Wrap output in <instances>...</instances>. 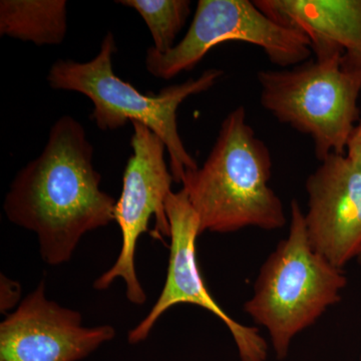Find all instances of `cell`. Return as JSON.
<instances>
[{
  "instance_id": "obj_15",
  "label": "cell",
  "mask_w": 361,
  "mask_h": 361,
  "mask_svg": "<svg viewBox=\"0 0 361 361\" xmlns=\"http://www.w3.org/2000/svg\"><path fill=\"white\" fill-rule=\"evenodd\" d=\"M345 155L361 170V120L355 126L346 146Z\"/></svg>"
},
{
  "instance_id": "obj_12",
  "label": "cell",
  "mask_w": 361,
  "mask_h": 361,
  "mask_svg": "<svg viewBox=\"0 0 361 361\" xmlns=\"http://www.w3.org/2000/svg\"><path fill=\"white\" fill-rule=\"evenodd\" d=\"M66 0H1L0 35L37 45H59L68 32Z\"/></svg>"
},
{
  "instance_id": "obj_9",
  "label": "cell",
  "mask_w": 361,
  "mask_h": 361,
  "mask_svg": "<svg viewBox=\"0 0 361 361\" xmlns=\"http://www.w3.org/2000/svg\"><path fill=\"white\" fill-rule=\"evenodd\" d=\"M111 325L85 327L78 311L45 295V282L0 324V361H78L111 341Z\"/></svg>"
},
{
  "instance_id": "obj_6",
  "label": "cell",
  "mask_w": 361,
  "mask_h": 361,
  "mask_svg": "<svg viewBox=\"0 0 361 361\" xmlns=\"http://www.w3.org/2000/svg\"><path fill=\"white\" fill-rule=\"evenodd\" d=\"M226 42L260 47L271 63L289 68L310 61L312 49L304 33L270 18L249 0H199L183 39L167 54L149 47L147 71L169 80L193 70L211 49Z\"/></svg>"
},
{
  "instance_id": "obj_1",
  "label": "cell",
  "mask_w": 361,
  "mask_h": 361,
  "mask_svg": "<svg viewBox=\"0 0 361 361\" xmlns=\"http://www.w3.org/2000/svg\"><path fill=\"white\" fill-rule=\"evenodd\" d=\"M92 159L82 123L61 116L42 153L21 169L6 194V217L37 234L47 264L68 262L85 234L115 221L116 201L99 187Z\"/></svg>"
},
{
  "instance_id": "obj_3",
  "label": "cell",
  "mask_w": 361,
  "mask_h": 361,
  "mask_svg": "<svg viewBox=\"0 0 361 361\" xmlns=\"http://www.w3.org/2000/svg\"><path fill=\"white\" fill-rule=\"evenodd\" d=\"M116 51L115 37L108 32L94 59L87 63L59 59L51 66L47 82L54 90H71L89 97L94 104L90 118L99 129L118 130L129 121L147 126L165 144L174 182L182 184L186 171L196 170L198 165L180 139L178 109L188 97L212 89L222 78L223 71L209 68L198 78L170 85L158 94H142L114 73Z\"/></svg>"
},
{
  "instance_id": "obj_7",
  "label": "cell",
  "mask_w": 361,
  "mask_h": 361,
  "mask_svg": "<svg viewBox=\"0 0 361 361\" xmlns=\"http://www.w3.org/2000/svg\"><path fill=\"white\" fill-rule=\"evenodd\" d=\"M130 155L123 172L122 194L116 201L114 217L122 232V248L115 264L97 278L94 288L108 289L118 278L126 283V295L130 303L142 305L147 296L135 272L137 240L148 232L152 216L157 219L155 232L170 237L171 228L166 200L174 182L165 161L166 146L147 126L132 122Z\"/></svg>"
},
{
  "instance_id": "obj_11",
  "label": "cell",
  "mask_w": 361,
  "mask_h": 361,
  "mask_svg": "<svg viewBox=\"0 0 361 361\" xmlns=\"http://www.w3.org/2000/svg\"><path fill=\"white\" fill-rule=\"evenodd\" d=\"M270 18L304 33L315 56L341 51L361 68V0H254Z\"/></svg>"
},
{
  "instance_id": "obj_4",
  "label": "cell",
  "mask_w": 361,
  "mask_h": 361,
  "mask_svg": "<svg viewBox=\"0 0 361 361\" xmlns=\"http://www.w3.org/2000/svg\"><path fill=\"white\" fill-rule=\"evenodd\" d=\"M346 284L342 270L311 246L302 209L292 200L288 235L263 263L244 311L267 330L282 360L293 339L341 301Z\"/></svg>"
},
{
  "instance_id": "obj_8",
  "label": "cell",
  "mask_w": 361,
  "mask_h": 361,
  "mask_svg": "<svg viewBox=\"0 0 361 361\" xmlns=\"http://www.w3.org/2000/svg\"><path fill=\"white\" fill-rule=\"evenodd\" d=\"M171 228L170 259L167 278L155 305L146 317L129 332L130 343L144 341L164 313L178 304H194L217 316L236 344L241 361H266L267 342L256 327L245 326L233 319L218 305L207 289L197 260V239L200 233L198 216L186 192H172L166 200Z\"/></svg>"
},
{
  "instance_id": "obj_2",
  "label": "cell",
  "mask_w": 361,
  "mask_h": 361,
  "mask_svg": "<svg viewBox=\"0 0 361 361\" xmlns=\"http://www.w3.org/2000/svg\"><path fill=\"white\" fill-rule=\"evenodd\" d=\"M272 167L269 148L248 123L245 108L237 106L221 123L202 167L186 171L182 180L201 234L283 228V203L270 186Z\"/></svg>"
},
{
  "instance_id": "obj_13",
  "label": "cell",
  "mask_w": 361,
  "mask_h": 361,
  "mask_svg": "<svg viewBox=\"0 0 361 361\" xmlns=\"http://www.w3.org/2000/svg\"><path fill=\"white\" fill-rule=\"evenodd\" d=\"M116 4L135 9L148 26L154 49L167 54L175 47L178 33L191 13L189 0H118Z\"/></svg>"
},
{
  "instance_id": "obj_16",
  "label": "cell",
  "mask_w": 361,
  "mask_h": 361,
  "mask_svg": "<svg viewBox=\"0 0 361 361\" xmlns=\"http://www.w3.org/2000/svg\"><path fill=\"white\" fill-rule=\"evenodd\" d=\"M356 259H357L358 262L361 263V250L360 251V253H358L357 257H356Z\"/></svg>"
},
{
  "instance_id": "obj_10",
  "label": "cell",
  "mask_w": 361,
  "mask_h": 361,
  "mask_svg": "<svg viewBox=\"0 0 361 361\" xmlns=\"http://www.w3.org/2000/svg\"><path fill=\"white\" fill-rule=\"evenodd\" d=\"M306 180L304 213L311 246L338 269L361 250V170L331 154Z\"/></svg>"
},
{
  "instance_id": "obj_5",
  "label": "cell",
  "mask_w": 361,
  "mask_h": 361,
  "mask_svg": "<svg viewBox=\"0 0 361 361\" xmlns=\"http://www.w3.org/2000/svg\"><path fill=\"white\" fill-rule=\"evenodd\" d=\"M257 80L261 106L280 123L310 135L318 161L345 154L360 121V66L336 51L292 68L260 71Z\"/></svg>"
},
{
  "instance_id": "obj_14",
  "label": "cell",
  "mask_w": 361,
  "mask_h": 361,
  "mask_svg": "<svg viewBox=\"0 0 361 361\" xmlns=\"http://www.w3.org/2000/svg\"><path fill=\"white\" fill-rule=\"evenodd\" d=\"M21 287L13 280L1 274L0 277V310L6 312L14 307L20 301Z\"/></svg>"
}]
</instances>
